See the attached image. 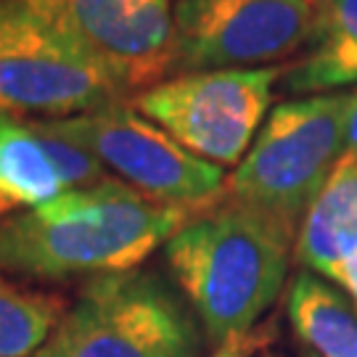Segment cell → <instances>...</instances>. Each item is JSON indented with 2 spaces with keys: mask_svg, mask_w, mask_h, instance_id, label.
<instances>
[{
  "mask_svg": "<svg viewBox=\"0 0 357 357\" xmlns=\"http://www.w3.org/2000/svg\"><path fill=\"white\" fill-rule=\"evenodd\" d=\"M196 331L159 278L101 275L69 307L40 357H193Z\"/></svg>",
  "mask_w": 357,
  "mask_h": 357,
  "instance_id": "cell-6",
  "label": "cell"
},
{
  "mask_svg": "<svg viewBox=\"0 0 357 357\" xmlns=\"http://www.w3.org/2000/svg\"><path fill=\"white\" fill-rule=\"evenodd\" d=\"M35 122L85 149L103 169L156 204L196 212L222 199L225 169L183 149L135 106L112 103L88 114Z\"/></svg>",
  "mask_w": 357,
  "mask_h": 357,
  "instance_id": "cell-5",
  "label": "cell"
},
{
  "mask_svg": "<svg viewBox=\"0 0 357 357\" xmlns=\"http://www.w3.org/2000/svg\"><path fill=\"white\" fill-rule=\"evenodd\" d=\"M103 178L85 149L0 112V222Z\"/></svg>",
  "mask_w": 357,
  "mask_h": 357,
  "instance_id": "cell-10",
  "label": "cell"
},
{
  "mask_svg": "<svg viewBox=\"0 0 357 357\" xmlns=\"http://www.w3.org/2000/svg\"><path fill=\"white\" fill-rule=\"evenodd\" d=\"M289 318L296 336L318 357H357V310L342 291L310 270L289 286Z\"/></svg>",
  "mask_w": 357,
  "mask_h": 357,
  "instance_id": "cell-13",
  "label": "cell"
},
{
  "mask_svg": "<svg viewBox=\"0 0 357 357\" xmlns=\"http://www.w3.org/2000/svg\"><path fill=\"white\" fill-rule=\"evenodd\" d=\"M38 357H40V355H38Z\"/></svg>",
  "mask_w": 357,
  "mask_h": 357,
  "instance_id": "cell-19",
  "label": "cell"
},
{
  "mask_svg": "<svg viewBox=\"0 0 357 357\" xmlns=\"http://www.w3.org/2000/svg\"><path fill=\"white\" fill-rule=\"evenodd\" d=\"M286 66L175 75L135 96L132 106L191 153L238 167L273 106Z\"/></svg>",
  "mask_w": 357,
  "mask_h": 357,
  "instance_id": "cell-7",
  "label": "cell"
},
{
  "mask_svg": "<svg viewBox=\"0 0 357 357\" xmlns=\"http://www.w3.org/2000/svg\"><path fill=\"white\" fill-rule=\"evenodd\" d=\"M318 0H178L172 75L259 69L305 51Z\"/></svg>",
  "mask_w": 357,
  "mask_h": 357,
  "instance_id": "cell-8",
  "label": "cell"
},
{
  "mask_svg": "<svg viewBox=\"0 0 357 357\" xmlns=\"http://www.w3.org/2000/svg\"><path fill=\"white\" fill-rule=\"evenodd\" d=\"M281 85L296 98L357 90V0H318L315 32Z\"/></svg>",
  "mask_w": 357,
  "mask_h": 357,
  "instance_id": "cell-12",
  "label": "cell"
},
{
  "mask_svg": "<svg viewBox=\"0 0 357 357\" xmlns=\"http://www.w3.org/2000/svg\"><path fill=\"white\" fill-rule=\"evenodd\" d=\"M344 149H347V153H355V156H357V90H352V93H347Z\"/></svg>",
  "mask_w": 357,
  "mask_h": 357,
  "instance_id": "cell-17",
  "label": "cell"
},
{
  "mask_svg": "<svg viewBox=\"0 0 357 357\" xmlns=\"http://www.w3.org/2000/svg\"><path fill=\"white\" fill-rule=\"evenodd\" d=\"M64 315L61 299L29 294L0 275V357H32Z\"/></svg>",
  "mask_w": 357,
  "mask_h": 357,
  "instance_id": "cell-14",
  "label": "cell"
},
{
  "mask_svg": "<svg viewBox=\"0 0 357 357\" xmlns=\"http://www.w3.org/2000/svg\"><path fill=\"white\" fill-rule=\"evenodd\" d=\"M333 283H336L339 289H344V294L349 296V302H352L357 310V249L342 262V268L336 270Z\"/></svg>",
  "mask_w": 357,
  "mask_h": 357,
  "instance_id": "cell-16",
  "label": "cell"
},
{
  "mask_svg": "<svg viewBox=\"0 0 357 357\" xmlns=\"http://www.w3.org/2000/svg\"><path fill=\"white\" fill-rule=\"evenodd\" d=\"M259 357H275V355H273V352H262Z\"/></svg>",
  "mask_w": 357,
  "mask_h": 357,
  "instance_id": "cell-18",
  "label": "cell"
},
{
  "mask_svg": "<svg viewBox=\"0 0 357 357\" xmlns=\"http://www.w3.org/2000/svg\"><path fill=\"white\" fill-rule=\"evenodd\" d=\"M294 238L255 209L220 199L167 241V262L206 336L225 344L255 331L278 299Z\"/></svg>",
  "mask_w": 357,
  "mask_h": 357,
  "instance_id": "cell-2",
  "label": "cell"
},
{
  "mask_svg": "<svg viewBox=\"0 0 357 357\" xmlns=\"http://www.w3.org/2000/svg\"><path fill=\"white\" fill-rule=\"evenodd\" d=\"M347 93L302 96L270 109L222 199L278 222L294 238L344 149Z\"/></svg>",
  "mask_w": 357,
  "mask_h": 357,
  "instance_id": "cell-3",
  "label": "cell"
},
{
  "mask_svg": "<svg viewBox=\"0 0 357 357\" xmlns=\"http://www.w3.org/2000/svg\"><path fill=\"white\" fill-rule=\"evenodd\" d=\"M191 217L103 178L3 220L0 273L40 281L128 273Z\"/></svg>",
  "mask_w": 357,
  "mask_h": 357,
  "instance_id": "cell-1",
  "label": "cell"
},
{
  "mask_svg": "<svg viewBox=\"0 0 357 357\" xmlns=\"http://www.w3.org/2000/svg\"><path fill=\"white\" fill-rule=\"evenodd\" d=\"M122 96L109 72L32 0H0V112L61 119Z\"/></svg>",
  "mask_w": 357,
  "mask_h": 357,
  "instance_id": "cell-4",
  "label": "cell"
},
{
  "mask_svg": "<svg viewBox=\"0 0 357 357\" xmlns=\"http://www.w3.org/2000/svg\"><path fill=\"white\" fill-rule=\"evenodd\" d=\"M357 249V156L344 153L310 204L296 233L294 257L305 270L333 281Z\"/></svg>",
  "mask_w": 357,
  "mask_h": 357,
  "instance_id": "cell-11",
  "label": "cell"
},
{
  "mask_svg": "<svg viewBox=\"0 0 357 357\" xmlns=\"http://www.w3.org/2000/svg\"><path fill=\"white\" fill-rule=\"evenodd\" d=\"M270 331H273L270 326H262V328H255L243 336H236V339L217 347V352L209 357H252L270 342Z\"/></svg>",
  "mask_w": 357,
  "mask_h": 357,
  "instance_id": "cell-15",
  "label": "cell"
},
{
  "mask_svg": "<svg viewBox=\"0 0 357 357\" xmlns=\"http://www.w3.org/2000/svg\"><path fill=\"white\" fill-rule=\"evenodd\" d=\"M64 26L109 72L122 93L135 96L165 82L175 66L172 0H32Z\"/></svg>",
  "mask_w": 357,
  "mask_h": 357,
  "instance_id": "cell-9",
  "label": "cell"
}]
</instances>
